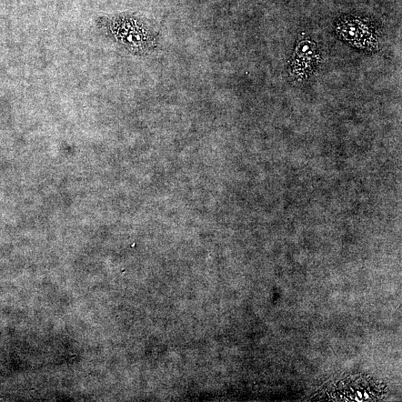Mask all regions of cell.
I'll use <instances>...</instances> for the list:
<instances>
[{"mask_svg":"<svg viewBox=\"0 0 402 402\" xmlns=\"http://www.w3.org/2000/svg\"><path fill=\"white\" fill-rule=\"evenodd\" d=\"M318 49L317 44L309 40H304L296 46L291 58L290 71L296 77L305 78L317 67Z\"/></svg>","mask_w":402,"mask_h":402,"instance_id":"cell-1","label":"cell"},{"mask_svg":"<svg viewBox=\"0 0 402 402\" xmlns=\"http://www.w3.org/2000/svg\"><path fill=\"white\" fill-rule=\"evenodd\" d=\"M371 27L370 23L365 20L353 17H344L339 18L338 32L343 38L351 35L345 40L351 44H358L357 46L360 47V44H364L363 40L367 43L369 38L374 42L375 29Z\"/></svg>","mask_w":402,"mask_h":402,"instance_id":"cell-2","label":"cell"},{"mask_svg":"<svg viewBox=\"0 0 402 402\" xmlns=\"http://www.w3.org/2000/svg\"><path fill=\"white\" fill-rule=\"evenodd\" d=\"M358 394L359 397L362 396V395L360 394V393H359V392H358Z\"/></svg>","mask_w":402,"mask_h":402,"instance_id":"cell-3","label":"cell"},{"mask_svg":"<svg viewBox=\"0 0 402 402\" xmlns=\"http://www.w3.org/2000/svg\"><path fill=\"white\" fill-rule=\"evenodd\" d=\"M366 398H368V395L365 394Z\"/></svg>","mask_w":402,"mask_h":402,"instance_id":"cell-4","label":"cell"}]
</instances>
